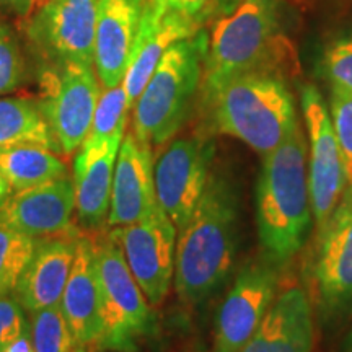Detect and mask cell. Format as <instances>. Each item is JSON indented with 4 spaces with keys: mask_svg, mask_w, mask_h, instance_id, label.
Returning a JSON list of instances; mask_svg holds the SVG:
<instances>
[{
    "mask_svg": "<svg viewBox=\"0 0 352 352\" xmlns=\"http://www.w3.org/2000/svg\"><path fill=\"white\" fill-rule=\"evenodd\" d=\"M239 241V201L226 176L210 175L199 204L178 233L175 290L179 300L196 305L215 292L230 274Z\"/></svg>",
    "mask_w": 352,
    "mask_h": 352,
    "instance_id": "6da1fadb",
    "label": "cell"
},
{
    "mask_svg": "<svg viewBox=\"0 0 352 352\" xmlns=\"http://www.w3.org/2000/svg\"><path fill=\"white\" fill-rule=\"evenodd\" d=\"M308 144L298 126L274 151L263 155L256 186L258 236L277 266L300 252L311 230Z\"/></svg>",
    "mask_w": 352,
    "mask_h": 352,
    "instance_id": "7a4b0ae2",
    "label": "cell"
},
{
    "mask_svg": "<svg viewBox=\"0 0 352 352\" xmlns=\"http://www.w3.org/2000/svg\"><path fill=\"white\" fill-rule=\"evenodd\" d=\"M201 104L215 132L240 139L259 155L279 147L300 126L292 91L277 70L233 77Z\"/></svg>",
    "mask_w": 352,
    "mask_h": 352,
    "instance_id": "3957f363",
    "label": "cell"
},
{
    "mask_svg": "<svg viewBox=\"0 0 352 352\" xmlns=\"http://www.w3.org/2000/svg\"><path fill=\"white\" fill-rule=\"evenodd\" d=\"M209 38L204 30L171 44L132 108V134L162 147L178 134L201 94Z\"/></svg>",
    "mask_w": 352,
    "mask_h": 352,
    "instance_id": "277c9868",
    "label": "cell"
},
{
    "mask_svg": "<svg viewBox=\"0 0 352 352\" xmlns=\"http://www.w3.org/2000/svg\"><path fill=\"white\" fill-rule=\"evenodd\" d=\"M280 0H236L214 25L209 38L201 98L233 77L254 70H277Z\"/></svg>",
    "mask_w": 352,
    "mask_h": 352,
    "instance_id": "5b68a950",
    "label": "cell"
},
{
    "mask_svg": "<svg viewBox=\"0 0 352 352\" xmlns=\"http://www.w3.org/2000/svg\"><path fill=\"white\" fill-rule=\"evenodd\" d=\"M100 289L103 336L101 349L135 352L139 340L153 328L151 303L127 266L113 233L91 236Z\"/></svg>",
    "mask_w": 352,
    "mask_h": 352,
    "instance_id": "8992f818",
    "label": "cell"
},
{
    "mask_svg": "<svg viewBox=\"0 0 352 352\" xmlns=\"http://www.w3.org/2000/svg\"><path fill=\"white\" fill-rule=\"evenodd\" d=\"M101 83L94 65L59 64L41 80L39 108L46 118L57 152L70 155L90 132Z\"/></svg>",
    "mask_w": 352,
    "mask_h": 352,
    "instance_id": "52a82bcc",
    "label": "cell"
},
{
    "mask_svg": "<svg viewBox=\"0 0 352 352\" xmlns=\"http://www.w3.org/2000/svg\"><path fill=\"white\" fill-rule=\"evenodd\" d=\"M214 142L208 135L171 139L153 157L157 204L182 230L195 214L210 178Z\"/></svg>",
    "mask_w": 352,
    "mask_h": 352,
    "instance_id": "ba28073f",
    "label": "cell"
},
{
    "mask_svg": "<svg viewBox=\"0 0 352 352\" xmlns=\"http://www.w3.org/2000/svg\"><path fill=\"white\" fill-rule=\"evenodd\" d=\"M127 266L151 305H160L175 279L178 230L158 204L144 219L124 227H114Z\"/></svg>",
    "mask_w": 352,
    "mask_h": 352,
    "instance_id": "9c48e42d",
    "label": "cell"
},
{
    "mask_svg": "<svg viewBox=\"0 0 352 352\" xmlns=\"http://www.w3.org/2000/svg\"><path fill=\"white\" fill-rule=\"evenodd\" d=\"M302 111L308 135V188L315 226L320 228L331 217L346 189L341 153L331 116L318 88H302Z\"/></svg>",
    "mask_w": 352,
    "mask_h": 352,
    "instance_id": "30bf717a",
    "label": "cell"
},
{
    "mask_svg": "<svg viewBox=\"0 0 352 352\" xmlns=\"http://www.w3.org/2000/svg\"><path fill=\"white\" fill-rule=\"evenodd\" d=\"M270 258L246 263L217 311L214 352H239L276 300L279 274Z\"/></svg>",
    "mask_w": 352,
    "mask_h": 352,
    "instance_id": "8fae6325",
    "label": "cell"
},
{
    "mask_svg": "<svg viewBox=\"0 0 352 352\" xmlns=\"http://www.w3.org/2000/svg\"><path fill=\"white\" fill-rule=\"evenodd\" d=\"M98 6L100 0H46L32 20L30 38L56 65H94Z\"/></svg>",
    "mask_w": 352,
    "mask_h": 352,
    "instance_id": "7c38bea8",
    "label": "cell"
},
{
    "mask_svg": "<svg viewBox=\"0 0 352 352\" xmlns=\"http://www.w3.org/2000/svg\"><path fill=\"white\" fill-rule=\"evenodd\" d=\"M321 310L340 314L352 305V192H344L331 217L318 230L314 264Z\"/></svg>",
    "mask_w": 352,
    "mask_h": 352,
    "instance_id": "4fadbf2b",
    "label": "cell"
},
{
    "mask_svg": "<svg viewBox=\"0 0 352 352\" xmlns=\"http://www.w3.org/2000/svg\"><path fill=\"white\" fill-rule=\"evenodd\" d=\"M197 32H201L199 16L184 15L155 0H145L139 34L122 80L129 109L134 108L165 51L173 43L195 36Z\"/></svg>",
    "mask_w": 352,
    "mask_h": 352,
    "instance_id": "5bb4252c",
    "label": "cell"
},
{
    "mask_svg": "<svg viewBox=\"0 0 352 352\" xmlns=\"http://www.w3.org/2000/svg\"><path fill=\"white\" fill-rule=\"evenodd\" d=\"M74 212V183L65 175L8 196L0 206V222L43 240L67 230Z\"/></svg>",
    "mask_w": 352,
    "mask_h": 352,
    "instance_id": "9a60e30c",
    "label": "cell"
},
{
    "mask_svg": "<svg viewBox=\"0 0 352 352\" xmlns=\"http://www.w3.org/2000/svg\"><path fill=\"white\" fill-rule=\"evenodd\" d=\"M78 236L80 232L69 227L63 233L38 240L36 250L12 294L28 314L60 303Z\"/></svg>",
    "mask_w": 352,
    "mask_h": 352,
    "instance_id": "2e32d148",
    "label": "cell"
},
{
    "mask_svg": "<svg viewBox=\"0 0 352 352\" xmlns=\"http://www.w3.org/2000/svg\"><path fill=\"white\" fill-rule=\"evenodd\" d=\"M152 145L132 132L122 138L114 165L108 226L124 227L144 219L157 206Z\"/></svg>",
    "mask_w": 352,
    "mask_h": 352,
    "instance_id": "e0dca14e",
    "label": "cell"
},
{
    "mask_svg": "<svg viewBox=\"0 0 352 352\" xmlns=\"http://www.w3.org/2000/svg\"><path fill=\"white\" fill-rule=\"evenodd\" d=\"M144 8L145 0H100L94 65L103 88L124 80Z\"/></svg>",
    "mask_w": 352,
    "mask_h": 352,
    "instance_id": "ac0fdd59",
    "label": "cell"
},
{
    "mask_svg": "<svg viewBox=\"0 0 352 352\" xmlns=\"http://www.w3.org/2000/svg\"><path fill=\"white\" fill-rule=\"evenodd\" d=\"M122 138L85 139L74 160V195L78 223L85 230H100L108 223L114 165Z\"/></svg>",
    "mask_w": 352,
    "mask_h": 352,
    "instance_id": "d6986e66",
    "label": "cell"
},
{
    "mask_svg": "<svg viewBox=\"0 0 352 352\" xmlns=\"http://www.w3.org/2000/svg\"><path fill=\"white\" fill-rule=\"evenodd\" d=\"M59 307L78 347L83 352H90L96 347L101 349L103 321H101L94 241L85 233H80L77 240L76 258Z\"/></svg>",
    "mask_w": 352,
    "mask_h": 352,
    "instance_id": "ffe728a7",
    "label": "cell"
},
{
    "mask_svg": "<svg viewBox=\"0 0 352 352\" xmlns=\"http://www.w3.org/2000/svg\"><path fill=\"white\" fill-rule=\"evenodd\" d=\"M314 318L307 294L292 287L280 294L256 331L239 352H311Z\"/></svg>",
    "mask_w": 352,
    "mask_h": 352,
    "instance_id": "44dd1931",
    "label": "cell"
},
{
    "mask_svg": "<svg viewBox=\"0 0 352 352\" xmlns=\"http://www.w3.org/2000/svg\"><path fill=\"white\" fill-rule=\"evenodd\" d=\"M0 173L12 192H19L65 176L67 168L51 148L19 145L0 148Z\"/></svg>",
    "mask_w": 352,
    "mask_h": 352,
    "instance_id": "7402d4cb",
    "label": "cell"
},
{
    "mask_svg": "<svg viewBox=\"0 0 352 352\" xmlns=\"http://www.w3.org/2000/svg\"><path fill=\"white\" fill-rule=\"evenodd\" d=\"M36 145L57 152L46 118L36 101L0 98V148Z\"/></svg>",
    "mask_w": 352,
    "mask_h": 352,
    "instance_id": "603a6c76",
    "label": "cell"
},
{
    "mask_svg": "<svg viewBox=\"0 0 352 352\" xmlns=\"http://www.w3.org/2000/svg\"><path fill=\"white\" fill-rule=\"evenodd\" d=\"M38 240L0 222V296H12Z\"/></svg>",
    "mask_w": 352,
    "mask_h": 352,
    "instance_id": "cb8c5ba5",
    "label": "cell"
},
{
    "mask_svg": "<svg viewBox=\"0 0 352 352\" xmlns=\"http://www.w3.org/2000/svg\"><path fill=\"white\" fill-rule=\"evenodd\" d=\"M30 336L36 352H83L59 305L30 314Z\"/></svg>",
    "mask_w": 352,
    "mask_h": 352,
    "instance_id": "d4e9b609",
    "label": "cell"
},
{
    "mask_svg": "<svg viewBox=\"0 0 352 352\" xmlns=\"http://www.w3.org/2000/svg\"><path fill=\"white\" fill-rule=\"evenodd\" d=\"M129 111L131 109L127 104L126 90L122 83L113 88H104L101 91L98 103H96L94 121H91L87 139L107 140L124 138Z\"/></svg>",
    "mask_w": 352,
    "mask_h": 352,
    "instance_id": "484cf974",
    "label": "cell"
},
{
    "mask_svg": "<svg viewBox=\"0 0 352 352\" xmlns=\"http://www.w3.org/2000/svg\"><path fill=\"white\" fill-rule=\"evenodd\" d=\"M329 111L344 170V192H352V94L331 88Z\"/></svg>",
    "mask_w": 352,
    "mask_h": 352,
    "instance_id": "4316f807",
    "label": "cell"
},
{
    "mask_svg": "<svg viewBox=\"0 0 352 352\" xmlns=\"http://www.w3.org/2000/svg\"><path fill=\"white\" fill-rule=\"evenodd\" d=\"M323 70L331 88L352 94V34L329 44L323 57Z\"/></svg>",
    "mask_w": 352,
    "mask_h": 352,
    "instance_id": "83f0119b",
    "label": "cell"
},
{
    "mask_svg": "<svg viewBox=\"0 0 352 352\" xmlns=\"http://www.w3.org/2000/svg\"><path fill=\"white\" fill-rule=\"evenodd\" d=\"M23 57L19 43L6 25H0V95L15 90L23 80Z\"/></svg>",
    "mask_w": 352,
    "mask_h": 352,
    "instance_id": "f1b7e54d",
    "label": "cell"
},
{
    "mask_svg": "<svg viewBox=\"0 0 352 352\" xmlns=\"http://www.w3.org/2000/svg\"><path fill=\"white\" fill-rule=\"evenodd\" d=\"M30 327L25 308L13 296H0V352Z\"/></svg>",
    "mask_w": 352,
    "mask_h": 352,
    "instance_id": "f546056e",
    "label": "cell"
},
{
    "mask_svg": "<svg viewBox=\"0 0 352 352\" xmlns=\"http://www.w3.org/2000/svg\"><path fill=\"white\" fill-rule=\"evenodd\" d=\"M162 6L171 8V10L182 12L189 16H199L209 0H155Z\"/></svg>",
    "mask_w": 352,
    "mask_h": 352,
    "instance_id": "4dcf8cb0",
    "label": "cell"
},
{
    "mask_svg": "<svg viewBox=\"0 0 352 352\" xmlns=\"http://www.w3.org/2000/svg\"><path fill=\"white\" fill-rule=\"evenodd\" d=\"M2 352H36L33 347L32 336H30V327L20 338H16L15 341L10 342Z\"/></svg>",
    "mask_w": 352,
    "mask_h": 352,
    "instance_id": "1f68e13d",
    "label": "cell"
},
{
    "mask_svg": "<svg viewBox=\"0 0 352 352\" xmlns=\"http://www.w3.org/2000/svg\"><path fill=\"white\" fill-rule=\"evenodd\" d=\"M34 6V0H0V8L16 12L20 15H26Z\"/></svg>",
    "mask_w": 352,
    "mask_h": 352,
    "instance_id": "d6a6232c",
    "label": "cell"
},
{
    "mask_svg": "<svg viewBox=\"0 0 352 352\" xmlns=\"http://www.w3.org/2000/svg\"><path fill=\"white\" fill-rule=\"evenodd\" d=\"M10 195H12V189L8 186V183L6 182V178H3L2 173H0V206L6 202V199Z\"/></svg>",
    "mask_w": 352,
    "mask_h": 352,
    "instance_id": "836d02e7",
    "label": "cell"
},
{
    "mask_svg": "<svg viewBox=\"0 0 352 352\" xmlns=\"http://www.w3.org/2000/svg\"><path fill=\"white\" fill-rule=\"evenodd\" d=\"M347 352H352V334L349 338V342H347Z\"/></svg>",
    "mask_w": 352,
    "mask_h": 352,
    "instance_id": "e575fe53",
    "label": "cell"
},
{
    "mask_svg": "<svg viewBox=\"0 0 352 352\" xmlns=\"http://www.w3.org/2000/svg\"><path fill=\"white\" fill-rule=\"evenodd\" d=\"M36 2H46V0H34V3H36Z\"/></svg>",
    "mask_w": 352,
    "mask_h": 352,
    "instance_id": "d590c367",
    "label": "cell"
}]
</instances>
